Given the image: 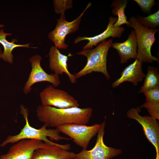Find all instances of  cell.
Listing matches in <instances>:
<instances>
[{"instance_id":"cell-1","label":"cell","mask_w":159,"mask_h":159,"mask_svg":"<svg viewBox=\"0 0 159 159\" xmlns=\"http://www.w3.org/2000/svg\"><path fill=\"white\" fill-rule=\"evenodd\" d=\"M36 112L38 120L41 122L48 127L57 128L65 124H87L92 115V110L90 107L60 109L41 105L37 106Z\"/></svg>"},{"instance_id":"cell-2","label":"cell","mask_w":159,"mask_h":159,"mask_svg":"<svg viewBox=\"0 0 159 159\" xmlns=\"http://www.w3.org/2000/svg\"><path fill=\"white\" fill-rule=\"evenodd\" d=\"M20 107V113L23 115L25 121L24 126L18 134L14 135H9L0 144V147H4L8 144L15 143L21 140L26 139H37L52 145L60 146L62 144L54 143L51 140L70 139V138L61 136L60 132L57 128L47 129L48 126L45 124H44L40 128L38 129L31 126L28 121V112L27 109L22 105H21Z\"/></svg>"},{"instance_id":"cell-3","label":"cell","mask_w":159,"mask_h":159,"mask_svg":"<svg viewBox=\"0 0 159 159\" xmlns=\"http://www.w3.org/2000/svg\"><path fill=\"white\" fill-rule=\"evenodd\" d=\"M112 44V39L105 40L100 43L94 49H83L77 54L86 57L87 61L84 67L75 75L76 79L93 72L102 73L107 79L110 76L107 69V58L108 52Z\"/></svg>"},{"instance_id":"cell-4","label":"cell","mask_w":159,"mask_h":159,"mask_svg":"<svg viewBox=\"0 0 159 159\" xmlns=\"http://www.w3.org/2000/svg\"><path fill=\"white\" fill-rule=\"evenodd\" d=\"M128 21L129 24L127 26L133 28L136 34L138 47L137 59L143 62H159L158 58L152 54L151 51L156 40L155 35L158 30L143 26L134 17H130Z\"/></svg>"},{"instance_id":"cell-5","label":"cell","mask_w":159,"mask_h":159,"mask_svg":"<svg viewBox=\"0 0 159 159\" xmlns=\"http://www.w3.org/2000/svg\"><path fill=\"white\" fill-rule=\"evenodd\" d=\"M91 5V3H89L80 15L72 21H67L65 14H61L59 18L57 19L55 28L49 33L48 37L58 49H65L68 47L65 42L66 36L78 30L83 15Z\"/></svg>"},{"instance_id":"cell-6","label":"cell","mask_w":159,"mask_h":159,"mask_svg":"<svg viewBox=\"0 0 159 159\" xmlns=\"http://www.w3.org/2000/svg\"><path fill=\"white\" fill-rule=\"evenodd\" d=\"M100 124L89 126L85 125L68 124L57 128L60 132L69 137L77 145L86 150L90 140L98 133Z\"/></svg>"},{"instance_id":"cell-7","label":"cell","mask_w":159,"mask_h":159,"mask_svg":"<svg viewBox=\"0 0 159 159\" xmlns=\"http://www.w3.org/2000/svg\"><path fill=\"white\" fill-rule=\"evenodd\" d=\"M105 125V121L100 124L94 147L89 150L83 149L75 154L74 159H111L121 153V149L108 147L105 144L103 137Z\"/></svg>"},{"instance_id":"cell-8","label":"cell","mask_w":159,"mask_h":159,"mask_svg":"<svg viewBox=\"0 0 159 159\" xmlns=\"http://www.w3.org/2000/svg\"><path fill=\"white\" fill-rule=\"evenodd\" d=\"M39 96L42 105L53 106L60 109L79 106L77 101L67 92L51 85L43 89Z\"/></svg>"},{"instance_id":"cell-9","label":"cell","mask_w":159,"mask_h":159,"mask_svg":"<svg viewBox=\"0 0 159 159\" xmlns=\"http://www.w3.org/2000/svg\"><path fill=\"white\" fill-rule=\"evenodd\" d=\"M42 60V57L37 54L29 59L32 70L23 88L25 94H28L30 92L32 86L37 82H47L52 83L55 87H57L60 84L59 75L55 73L48 74L43 69L40 64Z\"/></svg>"},{"instance_id":"cell-10","label":"cell","mask_w":159,"mask_h":159,"mask_svg":"<svg viewBox=\"0 0 159 159\" xmlns=\"http://www.w3.org/2000/svg\"><path fill=\"white\" fill-rule=\"evenodd\" d=\"M141 109L139 107L132 108L127 113V117L137 121L142 127L148 140L154 146L156 152H159V126L156 119L151 116L140 115Z\"/></svg>"},{"instance_id":"cell-11","label":"cell","mask_w":159,"mask_h":159,"mask_svg":"<svg viewBox=\"0 0 159 159\" xmlns=\"http://www.w3.org/2000/svg\"><path fill=\"white\" fill-rule=\"evenodd\" d=\"M52 145L37 139L21 140L13 145L6 154L0 156V159H32L36 150Z\"/></svg>"},{"instance_id":"cell-12","label":"cell","mask_w":159,"mask_h":159,"mask_svg":"<svg viewBox=\"0 0 159 159\" xmlns=\"http://www.w3.org/2000/svg\"><path fill=\"white\" fill-rule=\"evenodd\" d=\"M117 20V17H110L107 28L102 32L92 37L78 36L75 39L74 44H76L80 41L87 40L88 42L83 47V49H90L93 46H97L98 44L109 37L120 38L125 29L122 26H114V24Z\"/></svg>"},{"instance_id":"cell-13","label":"cell","mask_w":159,"mask_h":159,"mask_svg":"<svg viewBox=\"0 0 159 159\" xmlns=\"http://www.w3.org/2000/svg\"><path fill=\"white\" fill-rule=\"evenodd\" d=\"M48 55L49 67L51 70L58 75L66 74L73 84L77 82L75 75L71 74L68 69L67 61L68 57L72 56L71 54L67 56L63 54L55 46H52L50 49Z\"/></svg>"},{"instance_id":"cell-14","label":"cell","mask_w":159,"mask_h":159,"mask_svg":"<svg viewBox=\"0 0 159 159\" xmlns=\"http://www.w3.org/2000/svg\"><path fill=\"white\" fill-rule=\"evenodd\" d=\"M70 149L71 144L68 143L50 145L35 150L32 159H74L75 153L69 151Z\"/></svg>"},{"instance_id":"cell-15","label":"cell","mask_w":159,"mask_h":159,"mask_svg":"<svg viewBox=\"0 0 159 159\" xmlns=\"http://www.w3.org/2000/svg\"><path fill=\"white\" fill-rule=\"evenodd\" d=\"M142 62L136 59L133 63L123 69L120 77L112 84V87H117L126 81L131 82L134 86L137 85L138 82L143 80L146 75L142 70Z\"/></svg>"},{"instance_id":"cell-16","label":"cell","mask_w":159,"mask_h":159,"mask_svg":"<svg viewBox=\"0 0 159 159\" xmlns=\"http://www.w3.org/2000/svg\"><path fill=\"white\" fill-rule=\"evenodd\" d=\"M112 47L117 50L121 63H125L131 58L137 59V46L135 31H131L126 41L122 43H114L112 44Z\"/></svg>"},{"instance_id":"cell-17","label":"cell","mask_w":159,"mask_h":159,"mask_svg":"<svg viewBox=\"0 0 159 159\" xmlns=\"http://www.w3.org/2000/svg\"><path fill=\"white\" fill-rule=\"evenodd\" d=\"M11 33L5 32L3 29H1L0 30V43L3 46L4 48L1 59L5 62L10 64H12L13 63L14 56L12 52L15 48L19 47L37 48V47H30V44H15L14 43L18 41L15 39H12L11 42H9L6 40V37L7 36H11Z\"/></svg>"},{"instance_id":"cell-18","label":"cell","mask_w":159,"mask_h":159,"mask_svg":"<svg viewBox=\"0 0 159 159\" xmlns=\"http://www.w3.org/2000/svg\"><path fill=\"white\" fill-rule=\"evenodd\" d=\"M127 4L126 0H115L112 1L110 6L111 7L114 8L112 10V14L118 16L117 20L114 24V26L120 27L124 24H126L127 26L129 24L125 12Z\"/></svg>"},{"instance_id":"cell-19","label":"cell","mask_w":159,"mask_h":159,"mask_svg":"<svg viewBox=\"0 0 159 159\" xmlns=\"http://www.w3.org/2000/svg\"><path fill=\"white\" fill-rule=\"evenodd\" d=\"M143 85L138 93L143 92L148 90L159 87V74L158 68L149 66Z\"/></svg>"},{"instance_id":"cell-20","label":"cell","mask_w":159,"mask_h":159,"mask_svg":"<svg viewBox=\"0 0 159 159\" xmlns=\"http://www.w3.org/2000/svg\"><path fill=\"white\" fill-rule=\"evenodd\" d=\"M139 22L143 26L151 29H155L159 25V11L143 17L138 16L136 18Z\"/></svg>"},{"instance_id":"cell-21","label":"cell","mask_w":159,"mask_h":159,"mask_svg":"<svg viewBox=\"0 0 159 159\" xmlns=\"http://www.w3.org/2000/svg\"><path fill=\"white\" fill-rule=\"evenodd\" d=\"M73 1L71 0H54L53 1L54 9L57 14H65V10L72 7Z\"/></svg>"},{"instance_id":"cell-22","label":"cell","mask_w":159,"mask_h":159,"mask_svg":"<svg viewBox=\"0 0 159 159\" xmlns=\"http://www.w3.org/2000/svg\"><path fill=\"white\" fill-rule=\"evenodd\" d=\"M140 107L146 109L151 116L156 120L159 119V103L146 101Z\"/></svg>"},{"instance_id":"cell-23","label":"cell","mask_w":159,"mask_h":159,"mask_svg":"<svg viewBox=\"0 0 159 159\" xmlns=\"http://www.w3.org/2000/svg\"><path fill=\"white\" fill-rule=\"evenodd\" d=\"M143 93L145 96L146 102L159 103V87L148 90Z\"/></svg>"},{"instance_id":"cell-24","label":"cell","mask_w":159,"mask_h":159,"mask_svg":"<svg viewBox=\"0 0 159 159\" xmlns=\"http://www.w3.org/2000/svg\"><path fill=\"white\" fill-rule=\"evenodd\" d=\"M141 9L145 12H149L153 6L157 4L154 0H134Z\"/></svg>"},{"instance_id":"cell-25","label":"cell","mask_w":159,"mask_h":159,"mask_svg":"<svg viewBox=\"0 0 159 159\" xmlns=\"http://www.w3.org/2000/svg\"><path fill=\"white\" fill-rule=\"evenodd\" d=\"M3 53V52L1 50V47L0 46V59H1V57Z\"/></svg>"},{"instance_id":"cell-26","label":"cell","mask_w":159,"mask_h":159,"mask_svg":"<svg viewBox=\"0 0 159 159\" xmlns=\"http://www.w3.org/2000/svg\"><path fill=\"white\" fill-rule=\"evenodd\" d=\"M156 153V157L155 159H159V152Z\"/></svg>"},{"instance_id":"cell-27","label":"cell","mask_w":159,"mask_h":159,"mask_svg":"<svg viewBox=\"0 0 159 159\" xmlns=\"http://www.w3.org/2000/svg\"><path fill=\"white\" fill-rule=\"evenodd\" d=\"M4 25L3 24H0V28L4 27Z\"/></svg>"}]
</instances>
